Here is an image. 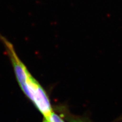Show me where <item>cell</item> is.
Wrapping results in <instances>:
<instances>
[{
    "mask_svg": "<svg viewBox=\"0 0 122 122\" xmlns=\"http://www.w3.org/2000/svg\"><path fill=\"white\" fill-rule=\"evenodd\" d=\"M43 122H48V121L46 119H45V117H44V119H43Z\"/></svg>",
    "mask_w": 122,
    "mask_h": 122,
    "instance_id": "cell-2",
    "label": "cell"
},
{
    "mask_svg": "<svg viewBox=\"0 0 122 122\" xmlns=\"http://www.w3.org/2000/svg\"><path fill=\"white\" fill-rule=\"evenodd\" d=\"M46 119L49 122H65L62 119V118L53 112L51 113L48 119Z\"/></svg>",
    "mask_w": 122,
    "mask_h": 122,
    "instance_id": "cell-1",
    "label": "cell"
}]
</instances>
